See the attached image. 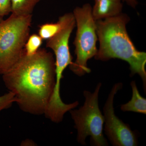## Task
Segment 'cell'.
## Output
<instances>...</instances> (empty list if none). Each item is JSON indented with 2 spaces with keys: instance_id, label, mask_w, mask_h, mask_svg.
Listing matches in <instances>:
<instances>
[{
  "instance_id": "6",
  "label": "cell",
  "mask_w": 146,
  "mask_h": 146,
  "mask_svg": "<svg viewBox=\"0 0 146 146\" xmlns=\"http://www.w3.org/2000/svg\"><path fill=\"white\" fill-rule=\"evenodd\" d=\"M123 86L121 82L115 84L103 108L104 132L112 146H136L138 145L136 132L118 117L114 110V98Z\"/></svg>"
},
{
  "instance_id": "11",
  "label": "cell",
  "mask_w": 146,
  "mask_h": 146,
  "mask_svg": "<svg viewBox=\"0 0 146 146\" xmlns=\"http://www.w3.org/2000/svg\"><path fill=\"white\" fill-rule=\"evenodd\" d=\"M61 27V24L58 21L55 23H49L40 25L39 27L38 35L43 40H48L59 31Z\"/></svg>"
},
{
  "instance_id": "5",
  "label": "cell",
  "mask_w": 146,
  "mask_h": 146,
  "mask_svg": "<svg viewBox=\"0 0 146 146\" xmlns=\"http://www.w3.org/2000/svg\"><path fill=\"white\" fill-rule=\"evenodd\" d=\"M102 85L101 82L98 83L93 93L84 91L85 101L83 106L79 109L69 111L77 130L78 142L83 145H86L85 141L89 136L91 137V145H108L103 133L104 116L99 106V94Z\"/></svg>"
},
{
  "instance_id": "2",
  "label": "cell",
  "mask_w": 146,
  "mask_h": 146,
  "mask_svg": "<svg viewBox=\"0 0 146 146\" xmlns=\"http://www.w3.org/2000/svg\"><path fill=\"white\" fill-rule=\"evenodd\" d=\"M130 21L127 14L96 21L99 49L95 58L106 61L119 58L129 63L131 76L137 74L141 77L144 90L146 89V53L136 48L129 36L126 25Z\"/></svg>"
},
{
  "instance_id": "4",
  "label": "cell",
  "mask_w": 146,
  "mask_h": 146,
  "mask_svg": "<svg viewBox=\"0 0 146 146\" xmlns=\"http://www.w3.org/2000/svg\"><path fill=\"white\" fill-rule=\"evenodd\" d=\"M32 15L11 13L0 23V74L10 70L21 58L29 36Z\"/></svg>"
},
{
  "instance_id": "8",
  "label": "cell",
  "mask_w": 146,
  "mask_h": 146,
  "mask_svg": "<svg viewBox=\"0 0 146 146\" xmlns=\"http://www.w3.org/2000/svg\"><path fill=\"white\" fill-rule=\"evenodd\" d=\"M121 0H95L92 13L96 21L117 16L122 13Z\"/></svg>"
},
{
  "instance_id": "3",
  "label": "cell",
  "mask_w": 146,
  "mask_h": 146,
  "mask_svg": "<svg viewBox=\"0 0 146 146\" xmlns=\"http://www.w3.org/2000/svg\"><path fill=\"white\" fill-rule=\"evenodd\" d=\"M77 26L75 39V61L69 65L70 70L78 76L91 72L87 61L95 57L98 52V40L96 21L92 13V7L88 3L76 7L73 11Z\"/></svg>"
},
{
  "instance_id": "7",
  "label": "cell",
  "mask_w": 146,
  "mask_h": 146,
  "mask_svg": "<svg viewBox=\"0 0 146 146\" xmlns=\"http://www.w3.org/2000/svg\"><path fill=\"white\" fill-rule=\"evenodd\" d=\"M58 21L61 27L54 36L47 40L46 47L54 52L55 65L67 68L72 61L69 48V39L76 25V21L73 13H65L59 17Z\"/></svg>"
},
{
  "instance_id": "14",
  "label": "cell",
  "mask_w": 146,
  "mask_h": 146,
  "mask_svg": "<svg viewBox=\"0 0 146 146\" xmlns=\"http://www.w3.org/2000/svg\"><path fill=\"white\" fill-rule=\"evenodd\" d=\"M11 13V0H0V16L3 17Z\"/></svg>"
},
{
  "instance_id": "13",
  "label": "cell",
  "mask_w": 146,
  "mask_h": 146,
  "mask_svg": "<svg viewBox=\"0 0 146 146\" xmlns=\"http://www.w3.org/2000/svg\"><path fill=\"white\" fill-rule=\"evenodd\" d=\"M16 102V99L14 94L10 91L1 96H0V112L10 108L13 103Z\"/></svg>"
},
{
  "instance_id": "15",
  "label": "cell",
  "mask_w": 146,
  "mask_h": 146,
  "mask_svg": "<svg viewBox=\"0 0 146 146\" xmlns=\"http://www.w3.org/2000/svg\"><path fill=\"white\" fill-rule=\"evenodd\" d=\"M123 1L125 2L127 4L131 7L135 8L138 5L137 0H122Z\"/></svg>"
},
{
  "instance_id": "10",
  "label": "cell",
  "mask_w": 146,
  "mask_h": 146,
  "mask_svg": "<svg viewBox=\"0 0 146 146\" xmlns=\"http://www.w3.org/2000/svg\"><path fill=\"white\" fill-rule=\"evenodd\" d=\"M40 0H11V13L18 16L32 15Z\"/></svg>"
},
{
  "instance_id": "9",
  "label": "cell",
  "mask_w": 146,
  "mask_h": 146,
  "mask_svg": "<svg viewBox=\"0 0 146 146\" xmlns=\"http://www.w3.org/2000/svg\"><path fill=\"white\" fill-rule=\"evenodd\" d=\"M130 84L132 91L131 100L121 106V110L123 112H132L146 115V98H143L139 93L136 82L132 81Z\"/></svg>"
},
{
  "instance_id": "12",
  "label": "cell",
  "mask_w": 146,
  "mask_h": 146,
  "mask_svg": "<svg viewBox=\"0 0 146 146\" xmlns=\"http://www.w3.org/2000/svg\"><path fill=\"white\" fill-rule=\"evenodd\" d=\"M43 39L39 35L33 34L29 36L25 46L24 51L27 55H31L37 52L42 45Z\"/></svg>"
},
{
  "instance_id": "16",
  "label": "cell",
  "mask_w": 146,
  "mask_h": 146,
  "mask_svg": "<svg viewBox=\"0 0 146 146\" xmlns=\"http://www.w3.org/2000/svg\"><path fill=\"white\" fill-rule=\"evenodd\" d=\"M3 20L2 17H1V16H0V23H1Z\"/></svg>"
},
{
  "instance_id": "1",
  "label": "cell",
  "mask_w": 146,
  "mask_h": 146,
  "mask_svg": "<svg viewBox=\"0 0 146 146\" xmlns=\"http://www.w3.org/2000/svg\"><path fill=\"white\" fill-rule=\"evenodd\" d=\"M2 76L5 85L14 94L21 110L32 115H44L55 84L52 53L39 48L28 55L24 49L19 60Z\"/></svg>"
}]
</instances>
